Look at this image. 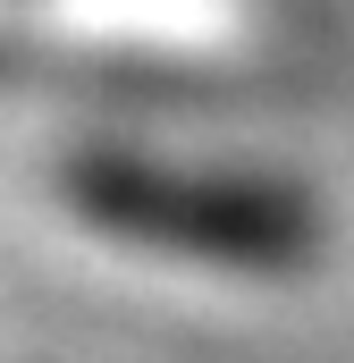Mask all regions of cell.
Masks as SVG:
<instances>
[{"label":"cell","instance_id":"cell-1","mask_svg":"<svg viewBox=\"0 0 354 363\" xmlns=\"http://www.w3.org/2000/svg\"><path fill=\"white\" fill-rule=\"evenodd\" d=\"M76 203L101 228L144 237V245H177L194 262L287 271L312 254V211L278 186H245V178H177V169L93 161V169H76Z\"/></svg>","mask_w":354,"mask_h":363}]
</instances>
